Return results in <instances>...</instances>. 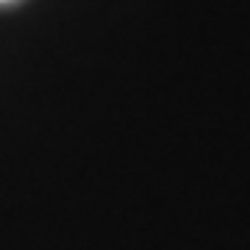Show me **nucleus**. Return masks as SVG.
<instances>
[{
    "label": "nucleus",
    "instance_id": "obj_1",
    "mask_svg": "<svg viewBox=\"0 0 250 250\" xmlns=\"http://www.w3.org/2000/svg\"><path fill=\"white\" fill-rule=\"evenodd\" d=\"M0 3H9V0H0Z\"/></svg>",
    "mask_w": 250,
    "mask_h": 250
}]
</instances>
